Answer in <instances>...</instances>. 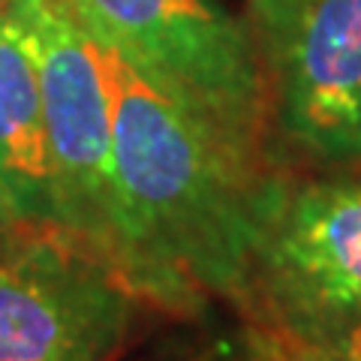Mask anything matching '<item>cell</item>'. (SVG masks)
<instances>
[{"instance_id": "12", "label": "cell", "mask_w": 361, "mask_h": 361, "mask_svg": "<svg viewBox=\"0 0 361 361\" xmlns=\"http://www.w3.org/2000/svg\"><path fill=\"white\" fill-rule=\"evenodd\" d=\"M9 4H13V0H0V16H4L6 9H9Z\"/></svg>"}, {"instance_id": "1", "label": "cell", "mask_w": 361, "mask_h": 361, "mask_svg": "<svg viewBox=\"0 0 361 361\" xmlns=\"http://www.w3.org/2000/svg\"><path fill=\"white\" fill-rule=\"evenodd\" d=\"M103 54L142 298L169 316L205 310L211 298L238 301L259 205L277 178H247L115 49Z\"/></svg>"}, {"instance_id": "10", "label": "cell", "mask_w": 361, "mask_h": 361, "mask_svg": "<svg viewBox=\"0 0 361 361\" xmlns=\"http://www.w3.org/2000/svg\"><path fill=\"white\" fill-rule=\"evenodd\" d=\"M16 226H21V223H18V217L13 214V208H9V202H6V193H4V187H0V238H4V235H9V232H13Z\"/></svg>"}, {"instance_id": "13", "label": "cell", "mask_w": 361, "mask_h": 361, "mask_svg": "<svg viewBox=\"0 0 361 361\" xmlns=\"http://www.w3.org/2000/svg\"><path fill=\"white\" fill-rule=\"evenodd\" d=\"M250 4H253V0H250Z\"/></svg>"}, {"instance_id": "9", "label": "cell", "mask_w": 361, "mask_h": 361, "mask_svg": "<svg viewBox=\"0 0 361 361\" xmlns=\"http://www.w3.org/2000/svg\"><path fill=\"white\" fill-rule=\"evenodd\" d=\"M331 361H361V319L355 322V329L343 337V343L337 346Z\"/></svg>"}, {"instance_id": "5", "label": "cell", "mask_w": 361, "mask_h": 361, "mask_svg": "<svg viewBox=\"0 0 361 361\" xmlns=\"http://www.w3.org/2000/svg\"><path fill=\"white\" fill-rule=\"evenodd\" d=\"M148 307L121 271L58 226L0 238V361H121Z\"/></svg>"}, {"instance_id": "4", "label": "cell", "mask_w": 361, "mask_h": 361, "mask_svg": "<svg viewBox=\"0 0 361 361\" xmlns=\"http://www.w3.org/2000/svg\"><path fill=\"white\" fill-rule=\"evenodd\" d=\"M18 6L37 61L63 229L109 259L139 292L133 235L115 172L103 45L66 0H18Z\"/></svg>"}, {"instance_id": "7", "label": "cell", "mask_w": 361, "mask_h": 361, "mask_svg": "<svg viewBox=\"0 0 361 361\" xmlns=\"http://www.w3.org/2000/svg\"><path fill=\"white\" fill-rule=\"evenodd\" d=\"M0 187L18 223L63 229L37 61L18 0L0 16Z\"/></svg>"}, {"instance_id": "8", "label": "cell", "mask_w": 361, "mask_h": 361, "mask_svg": "<svg viewBox=\"0 0 361 361\" xmlns=\"http://www.w3.org/2000/svg\"><path fill=\"white\" fill-rule=\"evenodd\" d=\"M259 343L256 337L235 334L205 316L196 313H175L169 329L157 331L142 346L127 349L121 361H256Z\"/></svg>"}, {"instance_id": "11", "label": "cell", "mask_w": 361, "mask_h": 361, "mask_svg": "<svg viewBox=\"0 0 361 361\" xmlns=\"http://www.w3.org/2000/svg\"><path fill=\"white\" fill-rule=\"evenodd\" d=\"M256 361H280V358H271V355H265L262 349H259V358H256Z\"/></svg>"}, {"instance_id": "6", "label": "cell", "mask_w": 361, "mask_h": 361, "mask_svg": "<svg viewBox=\"0 0 361 361\" xmlns=\"http://www.w3.org/2000/svg\"><path fill=\"white\" fill-rule=\"evenodd\" d=\"M271 127L319 166H361V0H253Z\"/></svg>"}, {"instance_id": "2", "label": "cell", "mask_w": 361, "mask_h": 361, "mask_svg": "<svg viewBox=\"0 0 361 361\" xmlns=\"http://www.w3.org/2000/svg\"><path fill=\"white\" fill-rule=\"evenodd\" d=\"M94 37L175 103L247 178L274 180L253 27L220 0H66Z\"/></svg>"}, {"instance_id": "3", "label": "cell", "mask_w": 361, "mask_h": 361, "mask_svg": "<svg viewBox=\"0 0 361 361\" xmlns=\"http://www.w3.org/2000/svg\"><path fill=\"white\" fill-rule=\"evenodd\" d=\"M235 304L271 358L331 361L361 319V178H277Z\"/></svg>"}]
</instances>
